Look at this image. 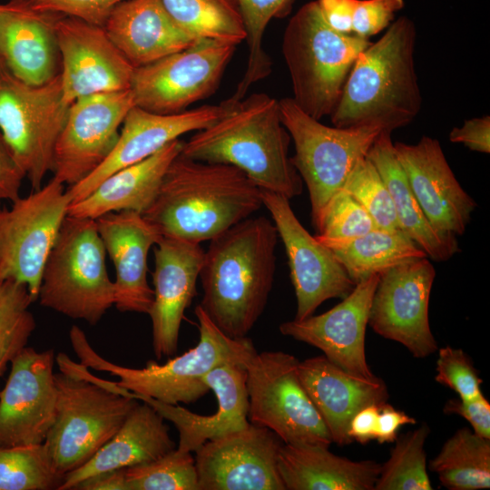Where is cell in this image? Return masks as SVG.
<instances>
[{
    "instance_id": "1",
    "label": "cell",
    "mask_w": 490,
    "mask_h": 490,
    "mask_svg": "<svg viewBox=\"0 0 490 490\" xmlns=\"http://www.w3.org/2000/svg\"><path fill=\"white\" fill-rule=\"evenodd\" d=\"M278 231L265 216L249 217L210 240L199 274V304L227 336L241 338L267 305L276 270Z\"/></svg>"
},
{
    "instance_id": "2",
    "label": "cell",
    "mask_w": 490,
    "mask_h": 490,
    "mask_svg": "<svg viewBox=\"0 0 490 490\" xmlns=\"http://www.w3.org/2000/svg\"><path fill=\"white\" fill-rule=\"evenodd\" d=\"M262 206L260 189L240 169L192 160L181 152L142 215L163 237L201 244Z\"/></svg>"
},
{
    "instance_id": "3",
    "label": "cell",
    "mask_w": 490,
    "mask_h": 490,
    "mask_svg": "<svg viewBox=\"0 0 490 490\" xmlns=\"http://www.w3.org/2000/svg\"><path fill=\"white\" fill-rule=\"evenodd\" d=\"M291 138L280 119L279 101L255 93L207 128L183 142L192 160L232 165L260 189L288 199L302 192L303 181L289 156Z\"/></svg>"
},
{
    "instance_id": "4",
    "label": "cell",
    "mask_w": 490,
    "mask_h": 490,
    "mask_svg": "<svg viewBox=\"0 0 490 490\" xmlns=\"http://www.w3.org/2000/svg\"><path fill=\"white\" fill-rule=\"evenodd\" d=\"M416 40L414 22L401 16L359 53L330 114L333 126L376 127L392 132L416 119L422 107Z\"/></svg>"
},
{
    "instance_id": "5",
    "label": "cell",
    "mask_w": 490,
    "mask_h": 490,
    "mask_svg": "<svg viewBox=\"0 0 490 490\" xmlns=\"http://www.w3.org/2000/svg\"><path fill=\"white\" fill-rule=\"evenodd\" d=\"M194 313L199 322L198 344L164 364L149 360L143 368H126L103 358L77 326L72 327L69 337L80 363L119 377L120 380L115 382L119 387L167 404H189L211 390L204 382L210 371L229 362L245 364L256 352L251 339L227 336L200 305L196 306Z\"/></svg>"
},
{
    "instance_id": "6",
    "label": "cell",
    "mask_w": 490,
    "mask_h": 490,
    "mask_svg": "<svg viewBox=\"0 0 490 490\" xmlns=\"http://www.w3.org/2000/svg\"><path fill=\"white\" fill-rule=\"evenodd\" d=\"M370 44L332 29L316 1L303 5L289 21L281 45L297 105L317 120L330 116L358 55Z\"/></svg>"
},
{
    "instance_id": "7",
    "label": "cell",
    "mask_w": 490,
    "mask_h": 490,
    "mask_svg": "<svg viewBox=\"0 0 490 490\" xmlns=\"http://www.w3.org/2000/svg\"><path fill=\"white\" fill-rule=\"evenodd\" d=\"M95 220L67 215L45 262L41 306L96 325L114 305V282Z\"/></svg>"
},
{
    "instance_id": "8",
    "label": "cell",
    "mask_w": 490,
    "mask_h": 490,
    "mask_svg": "<svg viewBox=\"0 0 490 490\" xmlns=\"http://www.w3.org/2000/svg\"><path fill=\"white\" fill-rule=\"evenodd\" d=\"M56 414L44 445L63 476L91 459L138 405L135 398L103 387L55 357Z\"/></svg>"
},
{
    "instance_id": "9",
    "label": "cell",
    "mask_w": 490,
    "mask_h": 490,
    "mask_svg": "<svg viewBox=\"0 0 490 490\" xmlns=\"http://www.w3.org/2000/svg\"><path fill=\"white\" fill-rule=\"evenodd\" d=\"M279 104L281 122L294 143L290 160L307 186L311 222L317 230L330 200L382 131L327 126L302 111L292 98H282Z\"/></svg>"
},
{
    "instance_id": "10",
    "label": "cell",
    "mask_w": 490,
    "mask_h": 490,
    "mask_svg": "<svg viewBox=\"0 0 490 490\" xmlns=\"http://www.w3.org/2000/svg\"><path fill=\"white\" fill-rule=\"evenodd\" d=\"M60 74L42 85L26 84L0 63V132L33 191L54 170V154L70 107Z\"/></svg>"
},
{
    "instance_id": "11",
    "label": "cell",
    "mask_w": 490,
    "mask_h": 490,
    "mask_svg": "<svg viewBox=\"0 0 490 490\" xmlns=\"http://www.w3.org/2000/svg\"><path fill=\"white\" fill-rule=\"evenodd\" d=\"M299 362L282 351H256L246 361L248 419L283 444L328 447L329 432L299 377Z\"/></svg>"
},
{
    "instance_id": "12",
    "label": "cell",
    "mask_w": 490,
    "mask_h": 490,
    "mask_svg": "<svg viewBox=\"0 0 490 490\" xmlns=\"http://www.w3.org/2000/svg\"><path fill=\"white\" fill-rule=\"evenodd\" d=\"M12 203L11 209L0 206V285L24 284L34 302L71 199L64 184L53 178Z\"/></svg>"
},
{
    "instance_id": "13",
    "label": "cell",
    "mask_w": 490,
    "mask_h": 490,
    "mask_svg": "<svg viewBox=\"0 0 490 490\" xmlns=\"http://www.w3.org/2000/svg\"><path fill=\"white\" fill-rule=\"evenodd\" d=\"M237 45L201 38L191 46L135 68L131 91L135 106L172 114L213 94Z\"/></svg>"
},
{
    "instance_id": "14",
    "label": "cell",
    "mask_w": 490,
    "mask_h": 490,
    "mask_svg": "<svg viewBox=\"0 0 490 490\" xmlns=\"http://www.w3.org/2000/svg\"><path fill=\"white\" fill-rule=\"evenodd\" d=\"M436 270L427 257L410 260L382 272L374 292L368 325L398 342L418 358L433 354L437 343L429 324V299Z\"/></svg>"
},
{
    "instance_id": "15",
    "label": "cell",
    "mask_w": 490,
    "mask_h": 490,
    "mask_svg": "<svg viewBox=\"0 0 490 490\" xmlns=\"http://www.w3.org/2000/svg\"><path fill=\"white\" fill-rule=\"evenodd\" d=\"M260 193L286 250L297 300L294 319L313 315L329 299L348 296L356 284L333 251L303 227L289 199L261 189Z\"/></svg>"
},
{
    "instance_id": "16",
    "label": "cell",
    "mask_w": 490,
    "mask_h": 490,
    "mask_svg": "<svg viewBox=\"0 0 490 490\" xmlns=\"http://www.w3.org/2000/svg\"><path fill=\"white\" fill-rule=\"evenodd\" d=\"M131 89L94 93L73 102L54 154V178L69 186L93 172L111 153L128 112Z\"/></svg>"
},
{
    "instance_id": "17",
    "label": "cell",
    "mask_w": 490,
    "mask_h": 490,
    "mask_svg": "<svg viewBox=\"0 0 490 490\" xmlns=\"http://www.w3.org/2000/svg\"><path fill=\"white\" fill-rule=\"evenodd\" d=\"M281 439L252 423L195 451L200 490H285L278 466Z\"/></svg>"
},
{
    "instance_id": "18",
    "label": "cell",
    "mask_w": 490,
    "mask_h": 490,
    "mask_svg": "<svg viewBox=\"0 0 490 490\" xmlns=\"http://www.w3.org/2000/svg\"><path fill=\"white\" fill-rule=\"evenodd\" d=\"M53 348L24 347L11 361L0 391V446L43 444L52 427L57 402Z\"/></svg>"
},
{
    "instance_id": "19",
    "label": "cell",
    "mask_w": 490,
    "mask_h": 490,
    "mask_svg": "<svg viewBox=\"0 0 490 490\" xmlns=\"http://www.w3.org/2000/svg\"><path fill=\"white\" fill-rule=\"evenodd\" d=\"M235 103L228 98L219 104L172 114L151 113L134 105L125 116L108 157L89 175L66 189L71 202L83 199L113 172L143 161L181 135L209 127L228 113Z\"/></svg>"
},
{
    "instance_id": "20",
    "label": "cell",
    "mask_w": 490,
    "mask_h": 490,
    "mask_svg": "<svg viewBox=\"0 0 490 490\" xmlns=\"http://www.w3.org/2000/svg\"><path fill=\"white\" fill-rule=\"evenodd\" d=\"M55 33L68 103L94 93L131 89L134 68L103 27L63 15L56 20Z\"/></svg>"
},
{
    "instance_id": "21",
    "label": "cell",
    "mask_w": 490,
    "mask_h": 490,
    "mask_svg": "<svg viewBox=\"0 0 490 490\" xmlns=\"http://www.w3.org/2000/svg\"><path fill=\"white\" fill-rule=\"evenodd\" d=\"M379 278L380 274H374L357 283L340 303L322 314L280 324V333L316 347L330 362L357 377L376 379L366 359L365 336Z\"/></svg>"
},
{
    "instance_id": "22",
    "label": "cell",
    "mask_w": 490,
    "mask_h": 490,
    "mask_svg": "<svg viewBox=\"0 0 490 490\" xmlns=\"http://www.w3.org/2000/svg\"><path fill=\"white\" fill-rule=\"evenodd\" d=\"M410 188L433 228L449 238L462 235L476 207L455 177L438 140L394 143Z\"/></svg>"
},
{
    "instance_id": "23",
    "label": "cell",
    "mask_w": 490,
    "mask_h": 490,
    "mask_svg": "<svg viewBox=\"0 0 490 490\" xmlns=\"http://www.w3.org/2000/svg\"><path fill=\"white\" fill-rule=\"evenodd\" d=\"M154 249L153 301L148 312L157 359L175 356L185 309L196 295L204 250L200 243L163 237Z\"/></svg>"
},
{
    "instance_id": "24",
    "label": "cell",
    "mask_w": 490,
    "mask_h": 490,
    "mask_svg": "<svg viewBox=\"0 0 490 490\" xmlns=\"http://www.w3.org/2000/svg\"><path fill=\"white\" fill-rule=\"evenodd\" d=\"M61 15L34 10L27 0L0 5V63L16 79L42 85L60 74L55 23Z\"/></svg>"
},
{
    "instance_id": "25",
    "label": "cell",
    "mask_w": 490,
    "mask_h": 490,
    "mask_svg": "<svg viewBox=\"0 0 490 490\" xmlns=\"http://www.w3.org/2000/svg\"><path fill=\"white\" fill-rule=\"evenodd\" d=\"M95 222L115 268L114 306L121 312L148 314L153 289L147 280V257L162 235L141 213L132 211L107 213Z\"/></svg>"
},
{
    "instance_id": "26",
    "label": "cell",
    "mask_w": 490,
    "mask_h": 490,
    "mask_svg": "<svg viewBox=\"0 0 490 490\" xmlns=\"http://www.w3.org/2000/svg\"><path fill=\"white\" fill-rule=\"evenodd\" d=\"M246 379L245 364L240 362L225 363L210 371L204 382L214 392L218 407L215 413L208 416L131 391L128 397L148 403L165 420L171 421L179 433L177 448L191 453L211 439L249 425Z\"/></svg>"
},
{
    "instance_id": "27",
    "label": "cell",
    "mask_w": 490,
    "mask_h": 490,
    "mask_svg": "<svg viewBox=\"0 0 490 490\" xmlns=\"http://www.w3.org/2000/svg\"><path fill=\"white\" fill-rule=\"evenodd\" d=\"M299 377L329 432L332 443L351 444L348 431L352 417L370 405L387 403L385 382L357 377L330 362L324 355L299 361Z\"/></svg>"
},
{
    "instance_id": "28",
    "label": "cell",
    "mask_w": 490,
    "mask_h": 490,
    "mask_svg": "<svg viewBox=\"0 0 490 490\" xmlns=\"http://www.w3.org/2000/svg\"><path fill=\"white\" fill-rule=\"evenodd\" d=\"M103 27L134 69L198 40L178 25L162 0H123L113 7Z\"/></svg>"
},
{
    "instance_id": "29",
    "label": "cell",
    "mask_w": 490,
    "mask_h": 490,
    "mask_svg": "<svg viewBox=\"0 0 490 490\" xmlns=\"http://www.w3.org/2000/svg\"><path fill=\"white\" fill-rule=\"evenodd\" d=\"M164 418L148 403L131 411L116 434L80 467L64 475L58 490L74 489L93 475L156 460L175 449Z\"/></svg>"
},
{
    "instance_id": "30",
    "label": "cell",
    "mask_w": 490,
    "mask_h": 490,
    "mask_svg": "<svg viewBox=\"0 0 490 490\" xmlns=\"http://www.w3.org/2000/svg\"><path fill=\"white\" fill-rule=\"evenodd\" d=\"M183 141L176 139L154 154L105 178L89 195L71 202L67 215L95 220L104 214L132 211L142 214L152 204Z\"/></svg>"
},
{
    "instance_id": "31",
    "label": "cell",
    "mask_w": 490,
    "mask_h": 490,
    "mask_svg": "<svg viewBox=\"0 0 490 490\" xmlns=\"http://www.w3.org/2000/svg\"><path fill=\"white\" fill-rule=\"evenodd\" d=\"M278 466L285 490H374L381 465L352 461L328 447L283 444Z\"/></svg>"
},
{
    "instance_id": "32",
    "label": "cell",
    "mask_w": 490,
    "mask_h": 490,
    "mask_svg": "<svg viewBox=\"0 0 490 490\" xmlns=\"http://www.w3.org/2000/svg\"><path fill=\"white\" fill-rule=\"evenodd\" d=\"M391 133L380 132L367 158L374 164L390 192L401 230L431 260H448L459 251L457 240L437 232L426 219L397 160Z\"/></svg>"
},
{
    "instance_id": "33",
    "label": "cell",
    "mask_w": 490,
    "mask_h": 490,
    "mask_svg": "<svg viewBox=\"0 0 490 490\" xmlns=\"http://www.w3.org/2000/svg\"><path fill=\"white\" fill-rule=\"evenodd\" d=\"M325 245L333 251L355 284L402 262L427 257L402 230L376 228L351 240Z\"/></svg>"
},
{
    "instance_id": "34",
    "label": "cell",
    "mask_w": 490,
    "mask_h": 490,
    "mask_svg": "<svg viewBox=\"0 0 490 490\" xmlns=\"http://www.w3.org/2000/svg\"><path fill=\"white\" fill-rule=\"evenodd\" d=\"M429 466L447 489L489 488L490 439L462 427L444 443Z\"/></svg>"
},
{
    "instance_id": "35",
    "label": "cell",
    "mask_w": 490,
    "mask_h": 490,
    "mask_svg": "<svg viewBox=\"0 0 490 490\" xmlns=\"http://www.w3.org/2000/svg\"><path fill=\"white\" fill-rule=\"evenodd\" d=\"M171 17L184 31L201 39L238 45L246 39L236 0H162Z\"/></svg>"
},
{
    "instance_id": "36",
    "label": "cell",
    "mask_w": 490,
    "mask_h": 490,
    "mask_svg": "<svg viewBox=\"0 0 490 490\" xmlns=\"http://www.w3.org/2000/svg\"><path fill=\"white\" fill-rule=\"evenodd\" d=\"M246 32L249 47L245 73L230 97L237 102L243 99L257 82L268 77L272 63L263 49L262 40L270 21L288 13L292 0H236Z\"/></svg>"
},
{
    "instance_id": "37",
    "label": "cell",
    "mask_w": 490,
    "mask_h": 490,
    "mask_svg": "<svg viewBox=\"0 0 490 490\" xmlns=\"http://www.w3.org/2000/svg\"><path fill=\"white\" fill-rule=\"evenodd\" d=\"M430 429L422 424L397 437L387 461L381 465L374 490H431L425 443Z\"/></svg>"
},
{
    "instance_id": "38",
    "label": "cell",
    "mask_w": 490,
    "mask_h": 490,
    "mask_svg": "<svg viewBox=\"0 0 490 490\" xmlns=\"http://www.w3.org/2000/svg\"><path fill=\"white\" fill-rule=\"evenodd\" d=\"M63 478L44 443L0 446V490L58 489Z\"/></svg>"
},
{
    "instance_id": "39",
    "label": "cell",
    "mask_w": 490,
    "mask_h": 490,
    "mask_svg": "<svg viewBox=\"0 0 490 490\" xmlns=\"http://www.w3.org/2000/svg\"><path fill=\"white\" fill-rule=\"evenodd\" d=\"M34 302L28 288L14 280L0 285V377L24 348L36 323L29 310Z\"/></svg>"
},
{
    "instance_id": "40",
    "label": "cell",
    "mask_w": 490,
    "mask_h": 490,
    "mask_svg": "<svg viewBox=\"0 0 490 490\" xmlns=\"http://www.w3.org/2000/svg\"><path fill=\"white\" fill-rule=\"evenodd\" d=\"M125 475L129 490H200L194 457L178 448L125 468Z\"/></svg>"
},
{
    "instance_id": "41",
    "label": "cell",
    "mask_w": 490,
    "mask_h": 490,
    "mask_svg": "<svg viewBox=\"0 0 490 490\" xmlns=\"http://www.w3.org/2000/svg\"><path fill=\"white\" fill-rule=\"evenodd\" d=\"M342 190L367 211L377 229L401 230L390 192L367 156L357 162Z\"/></svg>"
},
{
    "instance_id": "42",
    "label": "cell",
    "mask_w": 490,
    "mask_h": 490,
    "mask_svg": "<svg viewBox=\"0 0 490 490\" xmlns=\"http://www.w3.org/2000/svg\"><path fill=\"white\" fill-rule=\"evenodd\" d=\"M376 228L367 211L341 189L328 204L316 230V237L324 244L344 242Z\"/></svg>"
},
{
    "instance_id": "43",
    "label": "cell",
    "mask_w": 490,
    "mask_h": 490,
    "mask_svg": "<svg viewBox=\"0 0 490 490\" xmlns=\"http://www.w3.org/2000/svg\"><path fill=\"white\" fill-rule=\"evenodd\" d=\"M436 370L435 380L454 390L459 398H471L482 393L483 380L470 358L461 348H440Z\"/></svg>"
},
{
    "instance_id": "44",
    "label": "cell",
    "mask_w": 490,
    "mask_h": 490,
    "mask_svg": "<svg viewBox=\"0 0 490 490\" xmlns=\"http://www.w3.org/2000/svg\"><path fill=\"white\" fill-rule=\"evenodd\" d=\"M123 0H27L34 10L55 13L103 26L113 7Z\"/></svg>"
},
{
    "instance_id": "45",
    "label": "cell",
    "mask_w": 490,
    "mask_h": 490,
    "mask_svg": "<svg viewBox=\"0 0 490 490\" xmlns=\"http://www.w3.org/2000/svg\"><path fill=\"white\" fill-rule=\"evenodd\" d=\"M404 6V0H357L352 22L353 34L369 40L387 29L396 13Z\"/></svg>"
},
{
    "instance_id": "46",
    "label": "cell",
    "mask_w": 490,
    "mask_h": 490,
    "mask_svg": "<svg viewBox=\"0 0 490 490\" xmlns=\"http://www.w3.org/2000/svg\"><path fill=\"white\" fill-rule=\"evenodd\" d=\"M443 411L446 415L464 417L475 434L490 439V404L482 393L466 399H449Z\"/></svg>"
},
{
    "instance_id": "47",
    "label": "cell",
    "mask_w": 490,
    "mask_h": 490,
    "mask_svg": "<svg viewBox=\"0 0 490 490\" xmlns=\"http://www.w3.org/2000/svg\"><path fill=\"white\" fill-rule=\"evenodd\" d=\"M449 141L463 143L469 150L490 152V117L472 118L464 122L460 127H455L449 133Z\"/></svg>"
},
{
    "instance_id": "48",
    "label": "cell",
    "mask_w": 490,
    "mask_h": 490,
    "mask_svg": "<svg viewBox=\"0 0 490 490\" xmlns=\"http://www.w3.org/2000/svg\"><path fill=\"white\" fill-rule=\"evenodd\" d=\"M24 177L0 132V201H16Z\"/></svg>"
},
{
    "instance_id": "49",
    "label": "cell",
    "mask_w": 490,
    "mask_h": 490,
    "mask_svg": "<svg viewBox=\"0 0 490 490\" xmlns=\"http://www.w3.org/2000/svg\"><path fill=\"white\" fill-rule=\"evenodd\" d=\"M325 22L335 31L353 34L352 22L357 0H316Z\"/></svg>"
},
{
    "instance_id": "50",
    "label": "cell",
    "mask_w": 490,
    "mask_h": 490,
    "mask_svg": "<svg viewBox=\"0 0 490 490\" xmlns=\"http://www.w3.org/2000/svg\"><path fill=\"white\" fill-rule=\"evenodd\" d=\"M416 419L385 403L379 408L376 440L379 444L395 442L400 426L415 424Z\"/></svg>"
},
{
    "instance_id": "51",
    "label": "cell",
    "mask_w": 490,
    "mask_h": 490,
    "mask_svg": "<svg viewBox=\"0 0 490 490\" xmlns=\"http://www.w3.org/2000/svg\"><path fill=\"white\" fill-rule=\"evenodd\" d=\"M380 407L378 405L365 407L352 417L348 431L352 441L367 444L376 438Z\"/></svg>"
},
{
    "instance_id": "52",
    "label": "cell",
    "mask_w": 490,
    "mask_h": 490,
    "mask_svg": "<svg viewBox=\"0 0 490 490\" xmlns=\"http://www.w3.org/2000/svg\"><path fill=\"white\" fill-rule=\"evenodd\" d=\"M74 489L77 490H129L125 468L103 472L88 477Z\"/></svg>"
}]
</instances>
